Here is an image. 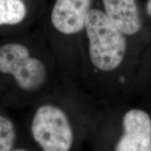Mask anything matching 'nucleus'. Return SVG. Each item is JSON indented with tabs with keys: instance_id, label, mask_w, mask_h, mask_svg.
Returning <instances> with one entry per match:
<instances>
[{
	"instance_id": "obj_1",
	"label": "nucleus",
	"mask_w": 151,
	"mask_h": 151,
	"mask_svg": "<svg viewBox=\"0 0 151 151\" xmlns=\"http://www.w3.org/2000/svg\"><path fill=\"white\" fill-rule=\"evenodd\" d=\"M56 66L41 27L0 38V105L22 110L50 93Z\"/></svg>"
},
{
	"instance_id": "obj_2",
	"label": "nucleus",
	"mask_w": 151,
	"mask_h": 151,
	"mask_svg": "<svg viewBox=\"0 0 151 151\" xmlns=\"http://www.w3.org/2000/svg\"><path fill=\"white\" fill-rule=\"evenodd\" d=\"M55 90L27 108L23 125L35 150L68 151L74 144L72 122L55 99Z\"/></svg>"
},
{
	"instance_id": "obj_3",
	"label": "nucleus",
	"mask_w": 151,
	"mask_h": 151,
	"mask_svg": "<svg viewBox=\"0 0 151 151\" xmlns=\"http://www.w3.org/2000/svg\"><path fill=\"white\" fill-rule=\"evenodd\" d=\"M84 32L88 58L94 67L109 71L121 64L126 50L125 37L105 12L91 8L87 15Z\"/></svg>"
},
{
	"instance_id": "obj_4",
	"label": "nucleus",
	"mask_w": 151,
	"mask_h": 151,
	"mask_svg": "<svg viewBox=\"0 0 151 151\" xmlns=\"http://www.w3.org/2000/svg\"><path fill=\"white\" fill-rule=\"evenodd\" d=\"M92 0H55L42 29L50 48L61 38L72 37L84 32L85 22Z\"/></svg>"
},
{
	"instance_id": "obj_5",
	"label": "nucleus",
	"mask_w": 151,
	"mask_h": 151,
	"mask_svg": "<svg viewBox=\"0 0 151 151\" xmlns=\"http://www.w3.org/2000/svg\"><path fill=\"white\" fill-rule=\"evenodd\" d=\"M45 11V0H0V38L33 28Z\"/></svg>"
},
{
	"instance_id": "obj_6",
	"label": "nucleus",
	"mask_w": 151,
	"mask_h": 151,
	"mask_svg": "<svg viewBox=\"0 0 151 151\" xmlns=\"http://www.w3.org/2000/svg\"><path fill=\"white\" fill-rule=\"evenodd\" d=\"M124 134L116 146L118 151H151V119L148 113L132 109L124 115Z\"/></svg>"
},
{
	"instance_id": "obj_7",
	"label": "nucleus",
	"mask_w": 151,
	"mask_h": 151,
	"mask_svg": "<svg viewBox=\"0 0 151 151\" xmlns=\"http://www.w3.org/2000/svg\"><path fill=\"white\" fill-rule=\"evenodd\" d=\"M104 12L124 35H133L141 27L136 0H102Z\"/></svg>"
},
{
	"instance_id": "obj_8",
	"label": "nucleus",
	"mask_w": 151,
	"mask_h": 151,
	"mask_svg": "<svg viewBox=\"0 0 151 151\" xmlns=\"http://www.w3.org/2000/svg\"><path fill=\"white\" fill-rule=\"evenodd\" d=\"M0 105V151H29L35 148L23 124H20Z\"/></svg>"
},
{
	"instance_id": "obj_9",
	"label": "nucleus",
	"mask_w": 151,
	"mask_h": 151,
	"mask_svg": "<svg viewBox=\"0 0 151 151\" xmlns=\"http://www.w3.org/2000/svg\"><path fill=\"white\" fill-rule=\"evenodd\" d=\"M146 10L147 14H148L150 16H151V0H148V2H147Z\"/></svg>"
}]
</instances>
